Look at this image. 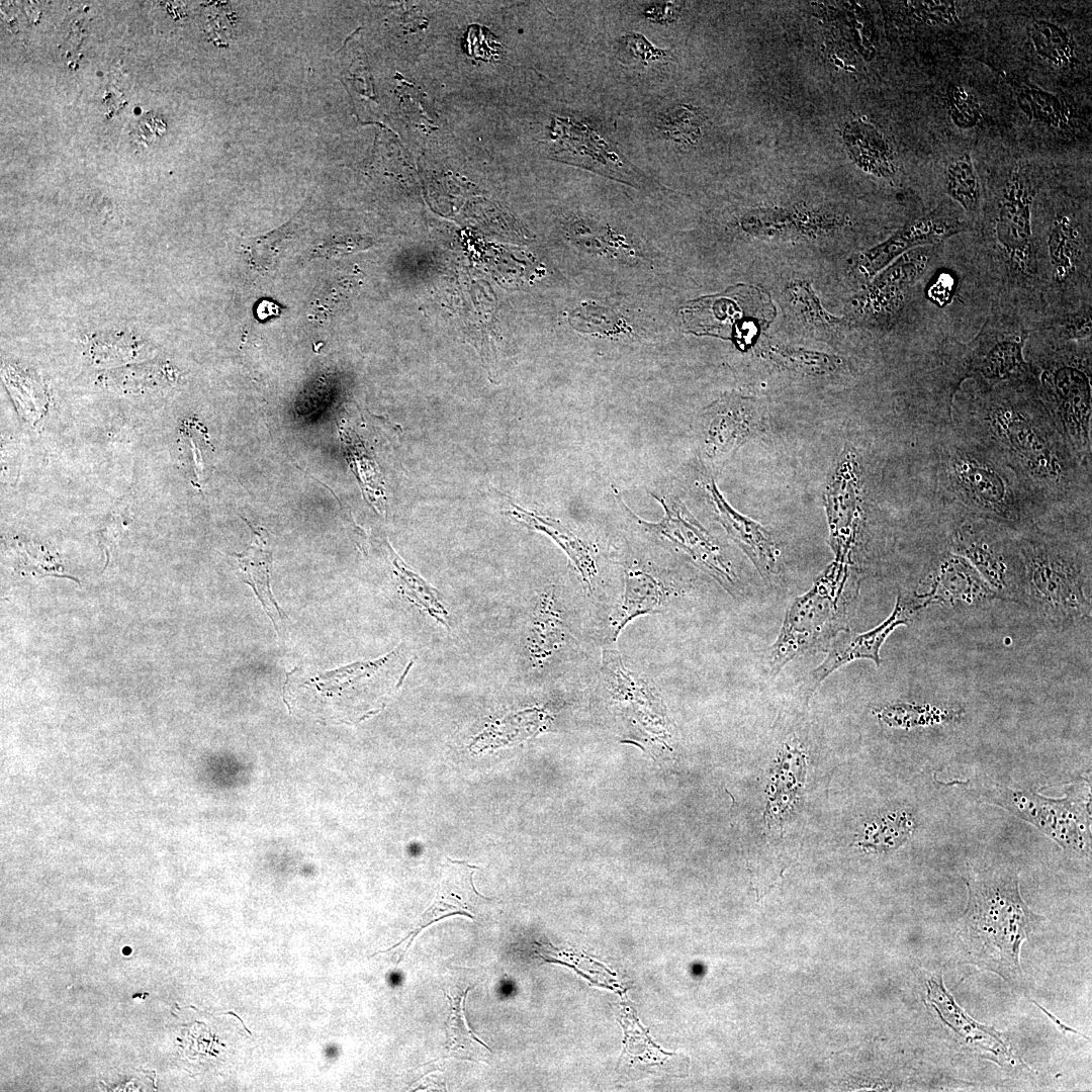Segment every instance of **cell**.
<instances>
[{"instance_id":"4dcf8cb0","label":"cell","mask_w":1092,"mask_h":1092,"mask_svg":"<svg viewBox=\"0 0 1092 1092\" xmlns=\"http://www.w3.org/2000/svg\"><path fill=\"white\" fill-rule=\"evenodd\" d=\"M704 115L689 104H677L663 111L657 119L662 138L677 144L695 145L703 134Z\"/></svg>"},{"instance_id":"8d00e7d4","label":"cell","mask_w":1092,"mask_h":1092,"mask_svg":"<svg viewBox=\"0 0 1092 1092\" xmlns=\"http://www.w3.org/2000/svg\"><path fill=\"white\" fill-rule=\"evenodd\" d=\"M278 311L279 307L275 303L268 300L262 301L257 308L258 316L262 320L277 314Z\"/></svg>"},{"instance_id":"7402d4cb","label":"cell","mask_w":1092,"mask_h":1092,"mask_svg":"<svg viewBox=\"0 0 1092 1092\" xmlns=\"http://www.w3.org/2000/svg\"><path fill=\"white\" fill-rule=\"evenodd\" d=\"M942 182L944 193L963 209L976 233L983 213V186L969 153L948 159Z\"/></svg>"},{"instance_id":"ffe728a7","label":"cell","mask_w":1092,"mask_h":1092,"mask_svg":"<svg viewBox=\"0 0 1092 1092\" xmlns=\"http://www.w3.org/2000/svg\"><path fill=\"white\" fill-rule=\"evenodd\" d=\"M753 404L745 397L728 396L705 413L704 454L714 465L722 464L753 428Z\"/></svg>"},{"instance_id":"d4e9b609","label":"cell","mask_w":1092,"mask_h":1092,"mask_svg":"<svg viewBox=\"0 0 1092 1092\" xmlns=\"http://www.w3.org/2000/svg\"><path fill=\"white\" fill-rule=\"evenodd\" d=\"M1028 38L1032 51L1049 66L1066 70L1076 64L1075 40L1071 32L1060 23L1036 19L1028 28Z\"/></svg>"},{"instance_id":"277c9868","label":"cell","mask_w":1092,"mask_h":1092,"mask_svg":"<svg viewBox=\"0 0 1092 1092\" xmlns=\"http://www.w3.org/2000/svg\"><path fill=\"white\" fill-rule=\"evenodd\" d=\"M1091 339L1058 341L1030 332L1024 358L1038 398L1071 452L1091 472Z\"/></svg>"},{"instance_id":"ba28073f","label":"cell","mask_w":1092,"mask_h":1092,"mask_svg":"<svg viewBox=\"0 0 1092 1092\" xmlns=\"http://www.w3.org/2000/svg\"><path fill=\"white\" fill-rule=\"evenodd\" d=\"M403 647L371 662L355 663L332 673L336 681L317 691L305 709L322 719L361 720L375 713L399 688L413 665Z\"/></svg>"},{"instance_id":"f546056e","label":"cell","mask_w":1092,"mask_h":1092,"mask_svg":"<svg viewBox=\"0 0 1092 1092\" xmlns=\"http://www.w3.org/2000/svg\"><path fill=\"white\" fill-rule=\"evenodd\" d=\"M876 715L887 726L909 729L947 723L958 719L961 712L929 704L897 703L877 710Z\"/></svg>"},{"instance_id":"484cf974","label":"cell","mask_w":1092,"mask_h":1092,"mask_svg":"<svg viewBox=\"0 0 1092 1092\" xmlns=\"http://www.w3.org/2000/svg\"><path fill=\"white\" fill-rule=\"evenodd\" d=\"M972 564L961 556H944L939 561L934 589H941L948 600H981L992 596V588L985 583Z\"/></svg>"},{"instance_id":"5bb4252c","label":"cell","mask_w":1092,"mask_h":1092,"mask_svg":"<svg viewBox=\"0 0 1092 1092\" xmlns=\"http://www.w3.org/2000/svg\"><path fill=\"white\" fill-rule=\"evenodd\" d=\"M731 296L728 294L697 301V305L691 308L699 320L694 324L705 333L729 330L737 343L747 346L769 324L775 309L766 295L753 287L739 288Z\"/></svg>"},{"instance_id":"ac0fdd59","label":"cell","mask_w":1092,"mask_h":1092,"mask_svg":"<svg viewBox=\"0 0 1092 1092\" xmlns=\"http://www.w3.org/2000/svg\"><path fill=\"white\" fill-rule=\"evenodd\" d=\"M576 642L558 589L553 586L544 589L532 609L525 637L531 666L535 669L544 667Z\"/></svg>"},{"instance_id":"836d02e7","label":"cell","mask_w":1092,"mask_h":1092,"mask_svg":"<svg viewBox=\"0 0 1092 1092\" xmlns=\"http://www.w3.org/2000/svg\"><path fill=\"white\" fill-rule=\"evenodd\" d=\"M908 4L913 15L924 24L949 26L959 22L960 3L957 1H914Z\"/></svg>"},{"instance_id":"8fae6325","label":"cell","mask_w":1092,"mask_h":1092,"mask_svg":"<svg viewBox=\"0 0 1092 1092\" xmlns=\"http://www.w3.org/2000/svg\"><path fill=\"white\" fill-rule=\"evenodd\" d=\"M682 596L684 588L671 574L648 561L630 559L623 569L622 592L606 621L603 643H617L635 619L663 613Z\"/></svg>"},{"instance_id":"e0dca14e","label":"cell","mask_w":1092,"mask_h":1092,"mask_svg":"<svg viewBox=\"0 0 1092 1092\" xmlns=\"http://www.w3.org/2000/svg\"><path fill=\"white\" fill-rule=\"evenodd\" d=\"M476 869V866L465 860H455L447 857L436 896L429 908L419 917L415 927L398 943L372 956L391 950L411 937L404 949L405 953L414 938L425 927L440 919L453 915H464L476 920L479 916H482L483 907L486 903L491 902V899L480 895L474 888L472 876Z\"/></svg>"},{"instance_id":"7c38bea8","label":"cell","mask_w":1092,"mask_h":1092,"mask_svg":"<svg viewBox=\"0 0 1092 1092\" xmlns=\"http://www.w3.org/2000/svg\"><path fill=\"white\" fill-rule=\"evenodd\" d=\"M507 514L527 528L546 534L565 552L589 604L599 614H605L607 621L614 607L613 590L598 546L558 520L525 510L512 502Z\"/></svg>"},{"instance_id":"3957f363","label":"cell","mask_w":1092,"mask_h":1092,"mask_svg":"<svg viewBox=\"0 0 1092 1092\" xmlns=\"http://www.w3.org/2000/svg\"><path fill=\"white\" fill-rule=\"evenodd\" d=\"M968 903L959 938L968 962L993 971L1006 980L1021 972L1022 941L1044 917L1022 900L1018 876L1007 868L976 873L967 881Z\"/></svg>"},{"instance_id":"7a4b0ae2","label":"cell","mask_w":1092,"mask_h":1092,"mask_svg":"<svg viewBox=\"0 0 1092 1092\" xmlns=\"http://www.w3.org/2000/svg\"><path fill=\"white\" fill-rule=\"evenodd\" d=\"M937 474L942 489L967 517L1021 532L1044 512L1009 466L957 427L939 446Z\"/></svg>"},{"instance_id":"9a60e30c","label":"cell","mask_w":1092,"mask_h":1092,"mask_svg":"<svg viewBox=\"0 0 1092 1092\" xmlns=\"http://www.w3.org/2000/svg\"><path fill=\"white\" fill-rule=\"evenodd\" d=\"M916 599L899 595L891 615L870 631L856 634H839L830 644L826 657L815 667L809 677V693L812 694L822 681L843 665L857 660L870 659L880 665V649L889 635L899 626L907 625L914 613L922 607Z\"/></svg>"},{"instance_id":"d6986e66","label":"cell","mask_w":1092,"mask_h":1092,"mask_svg":"<svg viewBox=\"0 0 1092 1092\" xmlns=\"http://www.w3.org/2000/svg\"><path fill=\"white\" fill-rule=\"evenodd\" d=\"M719 522L728 536L744 551L768 585L781 577L780 551L769 533L753 520L736 512L723 497L714 480L706 483Z\"/></svg>"},{"instance_id":"52a82bcc","label":"cell","mask_w":1092,"mask_h":1092,"mask_svg":"<svg viewBox=\"0 0 1092 1092\" xmlns=\"http://www.w3.org/2000/svg\"><path fill=\"white\" fill-rule=\"evenodd\" d=\"M1030 332L1028 321L1017 309L993 301L980 331L964 344L956 390L964 380L993 387L1007 381L1031 379L1030 366L1024 358Z\"/></svg>"},{"instance_id":"cb8c5ba5","label":"cell","mask_w":1092,"mask_h":1092,"mask_svg":"<svg viewBox=\"0 0 1092 1092\" xmlns=\"http://www.w3.org/2000/svg\"><path fill=\"white\" fill-rule=\"evenodd\" d=\"M1014 91L1017 106L1029 121L1054 130L1071 126L1072 110L1060 96L1028 82H1016Z\"/></svg>"},{"instance_id":"d590c367","label":"cell","mask_w":1092,"mask_h":1092,"mask_svg":"<svg viewBox=\"0 0 1092 1092\" xmlns=\"http://www.w3.org/2000/svg\"><path fill=\"white\" fill-rule=\"evenodd\" d=\"M679 6L674 2H653L643 9V16L658 23L671 22L677 18Z\"/></svg>"},{"instance_id":"30bf717a","label":"cell","mask_w":1092,"mask_h":1092,"mask_svg":"<svg viewBox=\"0 0 1092 1092\" xmlns=\"http://www.w3.org/2000/svg\"><path fill=\"white\" fill-rule=\"evenodd\" d=\"M1014 532L998 523L966 517L950 538L951 551L965 557L994 590L1021 596L1023 564Z\"/></svg>"},{"instance_id":"4fadbf2b","label":"cell","mask_w":1092,"mask_h":1092,"mask_svg":"<svg viewBox=\"0 0 1092 1092\" xmlns=\"http://www.w3.org/2000/svg\"><path fill=\"white\" fill-rule=\"evenodd\" d=\"M990 800L1035 825L1056 840L1065 850L1081 853L1087 849V827L1078 801L1072 794L1061 800H1051L1035 794L993 788L987 793Z\"/></svg>"},{"instance_id":"d6a6232c","label":"cell","mask_w":1092,"mask_h":1092,"mask_svg":"<svg viewBox=\"0 0 1092 1092\" xmlns=\"http://www.w3.org/2000/svg\"><path fill=\"white\" fill-rule=\"evenodd\" d=\"M945 103L950 121L959 129H972L983 118V109L978 97L966 85L948 84L945 90Z\"/></svg>"},{"instance_id":"2e32d148","label":"cell","mask_w":1092,"mask_h":1092,"mask_svg":"<svg viewBox=\"0 0 1092 1092\" xmlns=\"http://www.w3.org/2000/svg\"><path fill=\"white\" fill-rule=\"evenodd\" d=\"M967 233H974L967 218L937 207L910 221L889 240L868 251L861 258L860 269L870 277L909 249L938 244Z\"/></svg>"},{"instance_id":"9c48e42d","label":"cell","mask_w":1092,"mask_h":1092,"mask_svg":"<svg viewBox=\"0 0 1092 1092\" xmlns=\"http://www.w3.org/2000/svg\"><path fill=\"white\" fill-rule=\"evenodd\" d=\"M654 498L664 510L660 521L641 520L628 509L640 530L661 546L685 554L729 595L739 597L743 592L740 580L717 541L680 502L658 495Z\"/></svg>"},{"instance_id":"83f0119b","label":"cell","mask_w":1092,"mask_h":1092,"mask_svg":"<svg viewBox=\"0 0 1092 1092\" xmlns=\"http://www.w3.org/2000/svg\"><path fill=\"white\" fill-rule=\"evenodd\" d=\"M179 449L182 466L191 482L202 485L212 469L213 448L200 422L195 419L184 421L180 429Z\"/></svg>"},{"instance_id":"e575fe53","label":"cell","mask_w":1092,"mask_h":1092,"mask_svg":"<svg viewBox=\"0 0 1092 1092\" xmlns=\"http://www.w3.org/2000/svg\"><path fill=\"white\" fill-rule=\"evenodd\" d=\"M619 50L622 55L624 54L630 60H637V62L645 64L649 61L661 60L666 56L664 51L653 47L639 33L622 36L619 39Z\"/></svg>"},{"instance_id":"f1b7e54d","label":"cell","mask_w":1092,"mask_h":1092,"mask_svg":"<svg viewBox=\"0 0 1092 1092\" xmlns=\"http://www.w3.org/2000/svg\"><path fill=\"white\" fill-rule=\"evenodd\" d=\"M250 527L253 530L252 543L246 552L236 554L237 560L246 573L247 581L254 587L266 612L271 614L270 610L272 608L279 612L270 592L269 567L271 552L267 547L266 535L252 525Z\"/></svg>"},{"instance_id":"603a6c76","label":"cell","mask_w":1092,"mask_h":1092,"mask_svg":"<svg viewBox=\"0 0 1092 1092\" xmlns=\"http://www.w3.org/2000/svg\"><path fill=\"white\" fill-rule=\"evenodd\" d=\"M845 141L855 162L878 177L895 175L893 151L883 133L870 123L855 121L845 129Z\"/></svg>"},{"instance_id":"5b68a950","label":"cell","mask_w":1092,"mask_h":1092,"mask_svg":"<svg viewBox=\"0 0 1092 1092\" xmlns=\"http://www.w3.org/2000/svg\"><path fill=\"white\" fill-rule=\"evenodd\" d=\"M1016 539L1023 564L1021 596L1061 623L1090 616V558L1072 544L1031 527L1019 532Z\"/></svg>"},{"instance_id":"44dd1931","label":"cell","mask_w":1092,"mask_h":1092,"mask_svg":"<svg viewBox=\"0 0 1092 1092\" xmlns=\"http://www.w3.org/2000/svg\"><path fill=\"white\" fill-rule=\"evenodd\" d=\"M567 135L561 141L569 150L570 156L581 161L583 167L602 173L614 179L630 182L632 172L628 169L626 161L614 151V147L600 138L598 132L581 123H565ZM631 184V182H630Z\"/></svg>"},{"instance_id":"4316f807","label":"cell","mask_w":1092,"mask_h":1092,"mask_svg":"<svg viewBox=\"0 0 1092 1092\" xmlns=\"http://www.w3.org/2000/svg\"><path fill=\"white\" fill-rule=\"evenodd\" d=\"M393 574L402 595L424 613L450 628V616L441 594L420 574L410 568L388 545Z\"/></svg>"},{"instance_id":"1f68e13d","label":"cell","mask_w":1092,"mask_h":1092,"mask_svg":"<svg viewBox=\"0 0 1092 1092\" xmlns=\"http://www.w3.org/2000/svg\"><path fill=\"white\" fill-rule=\"evenodd\" d=\"M915 828L913 816L898 811L879 818L866 830L860 845L878 851L894 849L903 844Z\"/></svg>"},{"instance_id":"8992f818","label":"cell","mask_w":1092,"mask_h":1092,"mask_svg":"<svg viewBox=\"0 0 1092 1092\" xmlns=\"http://www.w3.org/2000/svg\"><path fill=\"white\" fill-rule=\"evenodd\" d=\"M843 563L830 566L813 586L788 608L779 636L766 654L769 673L778 674L795 658L826 649L845 632L857 587L849 584Z\"/></svg>"},{"instance_id":"6da1fadb","label":"cell","mask_w":1092,"mask_h":1092,"mask_svg":"<svg viewBox=\"0 0 1092 1092\" xmlns=\"http://www.w3.org/2000/svg\"><path fill=\"white\" fill-rule=\"evenodd\" d=\"M952 397L956 427L1009 466L1043 511L1090 486L1091 472L1071 452L1032 378L993 387L964 380Z\"/></svg>"}]
</instances>
